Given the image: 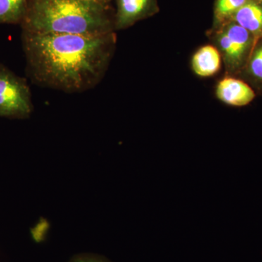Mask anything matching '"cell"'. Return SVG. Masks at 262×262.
I'll return each instance as SVG.
<instances>
[{
  "instance_id": "5b68a950",
  "label": "cell",
  "mask_w": 262,
  "mask_h": 262,
  "mask_svg": "<svg viewBox=\"0 0 262 262\" xmlns=\"http://www.w3.org/2000/svg\"><path fill=\"white\" fill-rule=\"evenodd\" d=\"M216 96L220 101L232 106H244L256 97L254 89L242 79L226 77L219 82Z\"/></svg>"
},
{
  "instance_id": "ba28073f",
  "label": "cell",
  "mask_w": 262,
  "mask_h": 262,
  "mask_svg": "<svg viewBox=\"0 0 262 262\" xmlns=\"http://www.w3.org/2000/svg\"><path fill=\"white\" fill-rule=\"evenodd\" d=\"M248 31L256 39L262 37V4L248 0L234 15L232 20Z\"/></svg>"
},
{
  "instance_id": "6da1fadb",
  "label": "cell",
  "mask_w": 262,
  "mask_h": 262,
  "mask_svg": "<svg viewBox=\"0 0 262 262\" xmlns=\"http://www.w3.org/2000/svg\"><path fill=\"white\" fill-rule=\"evenodd\" d=\"M115 40V32L92 36L22 31L27 75L42 87L69 94L89 91L104 77Z\"/></svg>"
},
{
  "instance_id": "30bf717a",
  "label": "cell",
  "mask_w": 262,
  "mask_h": 262,
  "mask_svg": "<svg viewBox=\"0 0 262 262\" xmlns=\"http://www.w3.org/2000/svg\"><path fill=\"white\" fill-rule=\"evenodd\" d=\"M31 0H0V24L20 26L27 15Z\"/></svg>"
},
{
  "instance_id": "5bb4252c",
  "label": "cell",
  "mask_w": 262,
  "mask_h": 262,
  "mask_svg": "<svg viewBox=\"0 0 262 262\" xmlns=\"http://www.w3.org/2000/svg\"><path fill=\"white\" fill-rule=\"evenodd\" d=\"M255 1L258 2V3H261L262 4V0H255Z\"/></svg>"
},
{
  "instance_id": "4fadbf2b",
  "label": "cell",
  "mask_w": 262,
  "mask_h": 262,
  "mask_svg": "<svg viewBox=\"0 0 262 262\" xmlns=\"http://www.w3.org/2000/svg\"><path fill=\"white\" fill-rule=\"evenodd\" d=\"M87 1L93 2V3H99L104 5H110V0H87Z\"/></svg>"
},
{
  "instance_id": "9c48e42d",
  "label": "cell",
  "mask_w": 262,
  "mask_h": 262,
  "mask_svg": "<svg viewBox=\"0 0 262 262\" xmlns=\"http://www.w3.org/2000/svg\"><path fill=\"white\" fill-rule=\"evenodd\" d=\"M239 75L248 84L262 93V37L258 38Z\"/></svg>"
},
{
  "instance_id": "52a82bcc",
  "label": "cell",
  "mask_w": 262,
  "mask_h": 262,
  "mask_svg": "<svg viewBox=\"0 0 262 262\" xmlns=\"http://www.w3.org/2000/svg\"><path fill=\"white\" fill-rule=\"evenodd\" d=\"M192 69L200 77H211L220 70L222 56L219 50L213 46H205L194 53Z\"/></svg>"
},
{
  "instance_id": "7a4b0ae2",
  "label": "cell",
  "mask_w": 262,
  "mask_h": 262,
  "mask_svg": "<svg viewBox=\"0 0 262 262\" xmlns=\"http://www.w3.org/2000/svg\"><path fill=\"white\" fill-rule=\"evenodd\" d=\"M22 31L39 34L103 35L114 32L110 5L87 0H31Z\"/></svg>"
},
{
  "instance_id": "3957f363",
  "label": "cell",
  "mask_w": 262,
  "mask_h": 262,
  "mask_svg": "<svg viewBox=\"0 0 262 262\" xmlns=\"http://www.w3.org/2000/svg\"><path fill=\"white\" fill-rule=\"evenodd\" d=\"M34 107L27 81L0 63V117L29 118Z\"/></svg>"
},
{
  "instance_id": "8fae6325",
  "label": "cell",
  "mask_w": 262,
  "mask_h": 262,
  "mask_svg": "<svg viewBox=\"0 0 262 262\" xmlns=\"http://www.w3.org/2000/svg\"><path fill=\"white\" fill-rule=\"evenodd\" d=\"M248 0H216L215 5V19L224 24L232 20V17Z\"/></svg>"
},
{
  "instance_id": "277c9868",
  "label": "cell",
  "mask_w": 262,
  "mask_h": 262,
  "mask_svg": "<svg viewBox=\"0 0 262 262\" xmlns=\"http://www.w3.org/2000/svg\"><path fill=\"white\" fill-rule=\"evenodd\" d=\"M256 40L253 34L234 20L223 24L218 42L230 73L239 75L244 70Z\"/></svg>"
},
{
  "instance_id": "7c38bea8",
  "label": "cell",
  "mask_w": 262,
  "mask_h": 262,
  "mask_svg": "<svg viewBox=\"0 0 262 262\" xmlns=\"http://www.w3.org/2000/svg\"><path fill=\"white\" fill-rule=\"evenodd\" d=\"M69 262H112L106 257L94 253H80L75 255Z\"/></svg>"
},
{
  "instance_id": "8992f818",
  "label": "cell",
  "mask_w": 262,
  "mask_h": 262,
  "mask_svg": "<svg viewBox=\"0 0 262 262\" xmlns=\"http://www.w3.org/2000/svg\"><path fill=\"white\" fill-rule=\"evenodd\" d=\"M117 11L115 15V29L127 28L137 20L151 14L153 0H117Z\"/></svg>"
}]
</instances>
